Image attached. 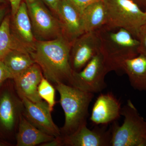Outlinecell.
I'll return each mask as SVG.
<instances>
[{"label":"cell","mask_w":146,"mask_h":146,"mask_svg":"<svg viewBox=\"0 0 146 146\" xmlns=\"http://www.w3.org/2000/svg\"><path fill=\"white\" fill-rule=\"evenodd\" d=\"M72 45L63 35L54 39L36 41L30 55L49 81L74 86V71L70 63Z\"/></svg>","instance_id":"6da1fadb"},{"label":"cell","mask_w":146,"mask_h":146,"mask_svg":"<svg viewBox=\"0 0 146 146\" xmlns=\"http://www.w3.org/2000/svg\"><path fill=\"white\" fill-rule=\"evenodd\" d=\"M96 31L100 40V52L108 73H122L125 61L139 54L138 39L123 29L104 26Z\"/></svg>","instance_id":"7a4b0ae2"},{"label":"cell","mask_w":146,"mask_h":146,"mask_svg":"<svg viewBox=\"0 0 146 146\" xmlns=\"http://www.w3.org/2000/svg\"><path fill=\"white\" fill-rule=\"evenodd\" d=\"M56 88L60 94V104L65 114V123L62 131L63 136H66L87 123L89 105L94 94L62 83L56 84Z\"/></svg>","instance_id":"3957f363"},{"label":"cell","mask_w":146,"mask_h":146,"mask_svg":"<svg viewBox=\"0 0 146 146\" xmlns=\"http://www.w3.org/2000/svg\"><path fill=\"white\" fill-rule=\"evenodd\" d=\"M123 123L117 121L110 127V146H146V120L139 114L130 100L122 108Z\"/></svg>","instance_id":"277c9868"},{"label":"cell","mask_w":146,"mask_h":146,"mask_svg":"<svg viewBox=\"0 0 146 146\" xmlns=\"http://www.w3.org/2000/svg\"><path fill=\"white\" fill-rule=\"evenodd\" d=\"M107 11L106 26L123 29L137 39L141 27L145 24L143 11L132 0H103Z\"/></svg>","instance_id":"5b68a950"},{"label":"cell","mask_w":146,"mask_h":146,"mask_svg":"<svg viewBox=\"0 0 146 146\" xmlns=\"http://www.w3.org/2000/svg\"><path fill=\"white\" fill-rule=\"evenodd\" d=\"M35 36L39 40L55 39L63 35L60 21L55 18L40 0H25Z\"/></svg>","instance_id":"8992f818"},{"label":"cell","mask_w":146,"mask_h":146,"mask_svg":"<svg viewBox=\"0 0 146 146\" xmlns=\"http://www.w3.org/2000/svg\"><path fill=\"white\" fill-rule=\"evenodd\" d=\"M108 73L102 55L100 52L81 70L74 71V86L92 94L100 93L106 87L105 78Z\"/></svg>","instance_id":"52a82bcc"},{"label":"cell","mask_w":146,"mask_h":146,"mask_svg":"<svg viewBox=\"0 0 146 146\" xmlns=\"http://www.w3.org/2000/svg\"><path fill=\"white\" fill-rule=\"evenodd\" d=\"M0 88V136L6 138L13 133L19 119L21 103L8 83Z\"/></svg>","instance_id":"ba28073f"},{"label":"cell","mask_w":146,"mask_h":146,"mask_svg":"<svg viewBox=\"0 0 146 146\" xmlns=\"http://www.w3.org/2000/svg\"><path fill=\"white\" fill-rule=\"evenodd\" d=\"M101 43L97 31L86 32L72 43L70 63L75 72L83 69L92 58L100 52Z\"/></svg>","instance_id":"9c48e42d"},{"label":"cell","mask_w":146,"mask_h":146,"mask_svg":"<svg viewBox=\"0 0 146 146\" xmlns=\"http://www.w3.org/2000/svg\"><path fill=\"white\" fill-rule=\"evenodd\" d=\"M21 99L24 108V116L30 122L51 136H61V131L53 121L52 112L46 102H33L25 97Z\"/></svg>","instance_id":"30bf717a"},{"label":"cell","mask_w":146,"mask_h":146,"mask_svg":"<svg viewBox=\"0 0 146 146\" xmlns=\"http://www.w3.org/2000/svg\"><path fill=\"white\" fill-rule=\"evenodd\" d=\"M84 124L74 133L63 136V145L71 146H110L111 133L110 128L96 125L93 129Z\"/></svg>","instance_id":"8fae6325"},{"label":"cell","mask_w":146,"mask_h":146,"mask_svg":"<svg viewBox=\"0 0 146 146\" xmlns=\"http://www.w3.org/2000/svg\"><path fill=\"white\" fill-rule=\"evenodd\" d=\"M120 101L112 93L101 94L97 98L90 119L96 125H106L116 121L121 116Z\"/></svg>","instance_id":"7c38bea8"},{"label":"cell","mask_w":146,"mask_h":146,"mask_svg":"<svg viewBox=\"0 0 146 146\" xmlns=\"http://www.w3.org/2000/svg\"><path fill=\"white\" fill-rule=\"evenodd\" d=\"M63 35L73 43L84 33L81 12L68 0H61L57 14Z\"/></svg>","instance_id":"4fadbf2b"},{"label":"cell","mask_w":146,"mask_h":146,"mask_svg":"<svg viewBox=\"0 0 146 146\" xmlns=\"http://www.w3.org/2000/svg\"><path fill=\"white\" fill-rule=\"evenodd\" d=\"M43 77L41 68L35 63L14 77V86L20 98L25 97L33 102L42 101L38 94V87Z\"/></svg>","instance_id":"5bb4252c"},{"label":"cell","mask_w":146,"mask_h":146,"mask_svg":"<svg viewBox=\"0 0 146 146\" xmlns=\"http://www.w3.org/2000/svg\"><path fill=\"white\" fill-rule=\"evenodd\" d=\"M12 18V34L30 54L34 50L36 40L25 1L21 3L17 12Z\"/></svg>","instance_id":"9a60e30c"},{"label":"cell","mask_w":146,"mask_h":146,"mask_svg":"<svg viewBox=\"0 0 146 146\" xmlns=\"http://www.w3.org/2000/svg\"><path fill=\"white\" fill-rule=\"evenodd\" d=\"M19 121L18 131L16 136L17 146L42 145L55 138L36 128L24 116L20 115Z\"/></svg>","instance_id":"2e32d148"},{"label":"cell","mask_w":146,"mask_h":146,"mask_svg":"<svg viewBox=\"0 0 146 146\" xmlns=\"http://www.w3.org/2000/svg\"><path fill=\"white\" fill-rule=\"evenodd\" d=\"M122 72L127 75L131 85L135 90L146 91V56L139 54L125 60Z\"/></svg>","instance_id":"e0dca14e"},{"label":"cell","mask_w":146,"mask_h":146,"mask_svg":"<svg viewBox=\"0 0 146 146\" xmlns=\"http://www.w3.org/2000/svg\"><path fill=\"white\" fill-rule=\"evenodd\" d=\"M84 32L96 31L106 25L107 11L103 0L90 5L82 13Z\"/></svg>","instance_id":"ac0fdd59"},{"label":"cell","mask_w":146,"mask_h":146,"mask_svg":"<svg viewBox=\"0 0 146 146\" xmlns=\"http://www.w3.org/2000/svg\"><path fill=\"white\" fill-rule=\"evenodd\" d=\"M14 77L34 64L29 53L19 50H11L2 60Z\"/></svg>","instance_id":"d6986e66"},{"label":"cell","mask_w":146,"mask_h":146,"mask_svg":"<svg viewBox=\"0 0 146 146\" xmlns=\"http://www.w3.org/2000/svg\"><path fill=\"white\" fill-rule=\"evenodd\" d=\"M13 50L28 52L13 36L11 28L10 19L7 17L4 18L0 25V60H2Z\"/></svg>","instance_id":"ffe728a7"},{"label":"cell","mask_w":146,"mask_h":146,"mask_svg":"<svg viewBox=\"0 0 146 146\" xmlns=\"http://www.w3.org/2000/svg\"><path fill=\"white\" fill-rule=\"evenodd\" d=\"M39 97L48 104L50 111H52L55 104V90L49 81L42 77L38 87Z\"/></svg>","instance_id":"44dd1931"},{"label":"cell","mask_w":146,"mask_h":146,"mask_svg":"<svg viewBox=\"0 0 146 146\" xmlns=\"http://www.w3.org/2000/svg\"><path fill=\"white\" fill-rule=\"evenodd\" d=\"M137 39L139 42L138 53L146 56V24H144L139 29Z\"/></svg>","instance_id":"7402d4cb"},{"label":"cell","mask_w":146,"mask_h":146,"mask_svg":"<svg viewBox=\"0 0 146 146\" xmlns=\"http://www.w3.org/2000/svg\"><path fill=\"white\" fill-rule=\"evenodd\" d=\"M13 79V76L2 60H0V88L7 80Z\"/></svg>","instance_id":"603a6c76"},{"label":"cell","mask_w":146,"mask_h":146,"mask_svg":"<svg viewBox=\"0 0 146 146\" xmlns=\"http://www.w3.org/2000/svg\"><path fill=\"white\" fill-rule=\"evenodd\" d=\"M78 9L81 13L86 7L94 3L102 0H68Z\"/></svg>","instance_id":"cb8c5ba5"},{"label":"cell","mask_w":146,"mask_h":146,"mask_svg":"<svg viewBox=\"0 0 146 146\" xmlns=\"http://www.w3.org/2000/svg\"><path fill=\"white\" fill-rule=\"evenodd\" d=\"M57 15L61 0H42Z\"/></svg>","instance_id":"d4e9b609"},{"label":"cell","mask_w":146,"mask_h":146,"mask_svg":"<svg viewBox=\"0 0 146 146\" xmlns=\"http://www.w3.org/2000/svg\"><path fill=\"white\" fill-rule=\"evenodd\" d=\"M63 145V138L62 137H55L51 141L44 143L42 144L41 145L44 146H59Z\"/></svg>","instance_id":"484cf974"},{"label":"cell","mask_w":146,"mask_h":146,"mask_svg":"<svg viewBox=\"0 0 146 146\" xmlns=\"http://www.w3.org/2000/svg\"><path fill=\"white\" fill-rule=\"evenodd\" d=\"M10 2L11 6V15L13 17L15 15L18 9L19 8L21 3L25 0H9Z\"/></svg>","instance_id":"4316f807"},{"label":"cell","mask_w":146,"mask_h":146,"mask_svg":"<svg viewBox=\"0 0 146 146\" xmlns=\"http://www.w3.org/2000/svg\"><path fill=\"white\" fill-rule=\"evenodd\" d=\"M132 1L137 4L141 9L142 7L146 9V0H132Z\"/></svg>","instance_id":"83f0119b"},{"label":"cell","mask_w":146,"mask_h":146,"mask_svg":"<svg viewBox=\"0 0 146 146\" xmlns=\"http://www.w3.org/2000/svg\"><path fill=\"white\" fill-rule=\"evenodd\" d=\"M5 10L3 8H0V23L3 19L5 15Z\"/></svg>","instance_id":"f1b7e54d"},{"label":"cell","mask_w":146,"mask_h":146,"mask_svg":"<svg viewBox=\"0 0 146 146\" xmlns=\"http://www.w3.org/2000/svg\"><path fill=\"white\" fill-rule=\"evenodd\" d=\"M144 23L146 24V11H145V17H144Z\"/></svg>","instance_id":"f546056e"},{"label":"cell","mask_w":146,"mask_h":146,"mask_svg":"<svg viewBox=\"0 0 146 146\" xmlns=\"http://www.w3.org/2000/svg\"><path fill=\"white\" fill-rule=\"evenodd\" d=\"M5 145V144L4 143H2V142H1V141H0V146H4L5 145Z\"/></svg>","instance_id":"4dcf8cb0"},{"label":"cell","mask_w":146,"mask_h":146,"mask_svg":"<svg viewBox=\"0 0 146 146\" xmlns=\"http://www.w3.org/2000/svg\"><path fill=\"white\" fill-rule=\"evenodd\" d=\"M5 2V0H0V3H3Z\"/></svg>","instance_id":"1f68e13d"},{"label":"cell","mask_w":146,"mask_h":146,"mask_svg":"<svg viewBox=\"0 0 146 146\" xmlns=\"http://www.w3.org/2000/svg\"></svg>","instance_id":"d6a6232c"}]
</instances>
